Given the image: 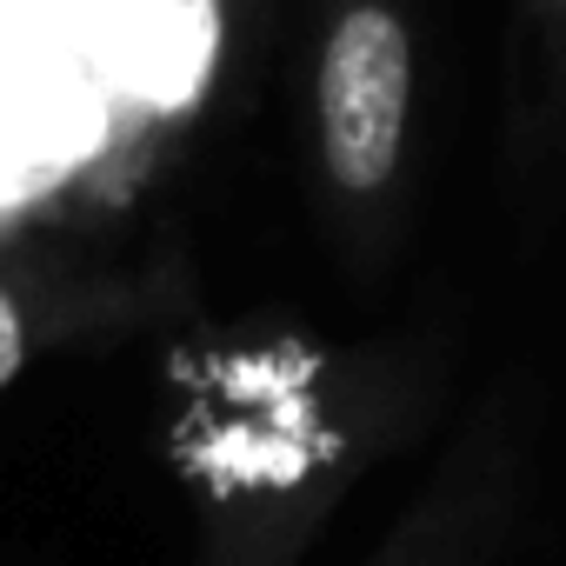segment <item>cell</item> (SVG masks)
Returning <instances> with one entry per match:
<instances>
[{
    "label": "cell",
    "instance_id": "7a4b0ae2",
    "mask_svg": "<svg viewBox=\"0 0 566 566\" xmlns=\"http://www.w3.org/2000/svg\"><path fill=\"white\" fill-rule=\"evenodd\" d=\"M28 360V327H21V307L8 301V287H0V387H8Z\"/></svg>",
    "mask_w": 566,
    "mask_h": 566
},
{
    "label": "cell",
    "instance_id": "6da1fadb",
    "mask_svg": "<svg viewBox=\"0 0 566 566\" xmlns=\"http://www.w3.org/2000/svg\"><path fill=\"white\" fill-rule=\"evenodd\" d=\"M413 114V41L394 8H347L321 48V147L347 193L394 180Z\"/></svg>",
    "mask_w": 566,
    "mask_h": 566
}]
</instances>
